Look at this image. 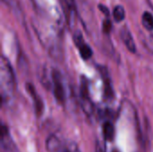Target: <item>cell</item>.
Masks as SVG:
<instances>
[{
    "label": "cell",
    "mask_w": 153,
    "mask_h": 152,
    "mask_svg": "<svg viewBox=\"0 0 153 152\" xmlns=\"http://www.w3.org/2000/svg\"><path fill=\"white\" fill-rule=\"evenodd\" d=\"M0 79H1L2 99H8L14 91L15 81H14V75L13 73L12 66L9 61L4 56H3L1 59Z\"/></svg>",
    "instance_id": "1"
},
{
    "label": "cell",
    "mask_w": 153,
    "mask_h": 152,
    "mask_svg": "<svg viewBox=\"0 0 153 152\" xmlns=\"http://www.w3.org/2000/svg\"><path fill=\"white\" fill-rule=\"evenodd\" d=\"M52 82H53V91L56 101L63 104L65 99V91L64 88V83L60 73L56 70L52 72Z\"/></svg>",
    "instance_id": "2"
},
{
    "label": "cell",
    "mask_w": 153,
    "mask_h": 152,
    "mask_svg": "<svg viewBox=\"0 0 153 152\" xmlns=\"http://www.w3.org/2000/svg\"><path fill=\"white\" fill-rule=\"evenodd\" d=\"M80 95H81V104H82L83 111L89 116L91 115L93 112V106L89 96V88H88L87 79L83 78L81 81Z\"/></svg>",
    "instance_id": "3"
},
{
    "label": "cell",
    "mask_w": 153,
    "mask_h": 152,
    "mask_svg": "<svg viewBox=\"0 0 153 152\" xmlns=\"http://www.w3.org/2000/svg\"><path fill=\"white\" fill-rule=\"evenodd\" d=\"M26 89L28 90V92L30 94V96L32 97L33 100H34V106H35V111H36V114L38 116H39L43 111V108H44V105H43V102L42 100L40 99V98L38 96L34 87L32 84L30 83H27L26 84Z\"/></svg>",
    "instance_id": "4"
},
{
    "label": "cell",
    "mask_w": 153,
    "mask_h": 152,
    "mask_svg": "<svg viewBox=\"0 0 153 152\" xmlns=\"http://www.w3.org/2000/svg\"><path fill=\"white\" fill-rule=\"evenodd\" d=\"M121 39H122L123 42L125 43L126 47H127V49L130 52H132V53L136 52V46H135V43L134 41L133 36H132L130 30L126 27H125L121 30Z\"/></svg>",
    "instance_id": "5"
},
{
    "label": "cell",
    "mask_w": 153,
    "mask_h": 152,
    "mask_svg": "<svg viewBox=\"0 0 153 152\" xmlns=\"http://www.w3.org/2000/svg\"><path fill=\"white\" fill-rule=\"evenodd\" d=\"M101 74H102V78L104 80V90H105V96L108 99H112L114 97V91L113 89L111 87V83H110V79L108 77V74L107 73V70L103 71L101 70Z\"/></svg>",
    "instance_id": "6"
},
{
    "label": "cell",
    "mask_w": 153,
    "mask_h": 152,
    "mask_svg": "<svg viewBox=\"0 0 153 152\" xmlns=\"http://www.w3.org/2000/svg\"><path fill=\"white\" fill-rule=\"evenodd\" d=\"M103 135L104 139L108 142H112L115 136V127L112 123L109 121H107L103 125Z\"/></svg>",
    "instance_id": "7"
},
{
    "label": "cell",
    "mask_w": 153,
    "mask_h": 152,
    "mask_svg": "<svg viewBox=\"0 0 153 152\" xmlns=\"http://www.w3.org/2000/svg\"><path fill=\"white\" fill-rule=\"evenodd\" d=\"M78 49H79V52H80V55L82 56V59L84 60H88L90 59L91 56H92V54H93V51L92 49L91 48V47L86 44L85 42L82 43V45H80L78 47Z\"/></svg>",
    "instance_id": "8"
},
{
    "label": "cell",
    "mask_w": 153,
    "mask_h": 152,
    "mask_svg": "<svg viewBox=\"0 0 153 152\" xmlns=\"http://www.w3.org/2000/svg\"><path fill=\"white\" fill-rule=\"evenodd\" d=\"M60 142L59 140L55 137V136H51L48 138V140L47 141V149L49 152H56L59 151L60 149Z\"/></svg>",
    "instance_id": "9"
},
{
    "label": "cell",
    "mask_w": 153,
    "mask_h": 152,
    "mask_svg": "<svg viewBox=\"0 0 153 152\" xmlns=\"http://www.w3.org/2000/svg\"><path fill=\"white\" fill-rule=\"evenodd\" d=\"M143 27L148 30H153V15L149 12H144L142 17Z\"/></svg>",
    "instance_id": "10"
},
{
    "label": "cell",
    "mask_w": 153,
    "mask_h": 152,
    "mask_svg": "<svg viewBox=\"0 0 153 152\" xmlns=\"http://www.w3.org/2000/svg\"><path fill=\"white\" fill-rule=\"evenodd\" d=\"M113 16L117 22H122L126 17V12L124 7L121 5H117L113 10Z\"/></svg>",
    "instance_id": "11"
},
{
    "label": "cell",
    "mask_w": 153,
    "mask_h": 152,
    "mask_svg": "<svg viewBox=\"0 0 153 152\" xmlns=\"http://www.w3.org/2000/svg\"><path fill=\"white\" fill-rule=\"evenodd\" d=\"M112 29V22L109 19H105L102 23V30L105 33H109Z\"/></svg>",
    "instance_id": "12"
},
{
    "label": "cell",
    "mask_w": 153,
    "mask_h": 152,
    "mask_svg": "<svg viewBox=\"0 0 153 152\" xmlns=\"http://www.w3.org/2000/svg\"><path fill=\"white\" fill-rule=\"evenodd\" d=\"M74 41L76 45V47H78L80 45H82V43H84V40H83V38H82V35L80 31H76L74 35Z\"/></svg>",
    "instance_id": "13"
},
{
    "label": "cell",
    "mask_w": 153,
    "mask_h": 152,
    "mask_svg": "<svg viewBox=\"0 0 153 152\" xmlns=\"http://www.w3.org/2000/svg\"><path fill=\"white\" fill-rule=\"evenodd\" d=\"M144 45L146 47V48L153 54V35L148 36L145 40H144Z\"/></svg>",
    "instance_id": "14"
},
{
    "label": "cell",
    "mask_w": 153,
    "mask_h": 152,
    "mask_svg": "<svg viewBox=\"0 0 153 152\" xmlns=\"http://www.w3.org/2000/svg\"><path fill=\"white\" fill-rule=\"evenodd\" d=\"M65 152H80V150L74 143H69L66 146Z\"/></svg>",
    "instance_id": "15"
},
{
    "label": "cell",
    "mask_w": 153,
    "mask_h": 152,
    "mask_svg": "<svg viewBox=\"0 0 153 152\" xmlns=\"http://www.w3.org/2000/svg\"><path fill=\"white\" fill-rule=\"evenodd\" d=\"M99 9L100 10V12H102L106 16H109V9L106 6V5H104V4H99Z\"/></svg>",
    "instance_id": "16"
},
{
    "label": "cell",
    "mask_w": 153,
    "mask_h": 152,
    "mask_svg": "<svg viewBox=\"0 0 153 152\" xmlns=\"http://www.w3.org/2000/svg\"><path fill=\"white\" fill-rule=\"evenodd\" d=\"M96 152H106V147L103 143L97 142L96 143Z\"/></svg>",
    "instance_id": "17"
},
{
    "label": "cell",
    "mask_w": 153,
    "mask_h": 152,
    "mask_svg": "<svg viewBox=\"0 0 153 152\" xmlns=\"http://www.w3.org/2000/svg\"><path fill=\"white\" fill-rule=\"evenodd\" d=\"M112 152H119V151H118L117 150H114V151H112Z\"/></svg>",
    "instance_id": "18"
}]
</instances>
